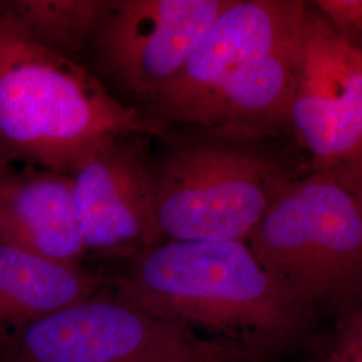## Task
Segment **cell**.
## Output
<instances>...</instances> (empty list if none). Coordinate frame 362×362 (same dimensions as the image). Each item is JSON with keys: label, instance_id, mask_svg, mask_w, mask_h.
<instances>
[{"label": "cell", "instance_id": "obj_3", "mask_svg": "<svg viewBox=\"0 0 362 362\" xmlns=\"http://www.w3.org/2000/svg\"><path fill=\"white\" fill-rule=\"evenodd\" d=\"M267 140L197 128L155 164L156 216L165 242H246L297 180Z\"/></svg>", "mask_w": 362, "mask_h": 362}, {"label": "cell", "instance_id": "obj_4", "mask_svg": "<svg viewBox=\"0 0 362 362\" xmlns=\"http://www.w3.org/2000/svg\"><path fill=\"white\" fill-rule=\"evenodd\" d=\"M259 264L317 318L362 309V214L326 169L297 179L247 240Z\"/></svg>", "mask_w": 362, "mask_h": 362}, {"label": "cell", "instance_id": "obj_9", "mask_svg": "<svg viewBox=\"0 0 362 362\" xmlns=\"http://www.w3.org/2000/svg\"><path fill=\"white\" fill-rule=\"evenodd\" d=\"M70 176L78 227L88 250L136 255L165 242L156 216L152 164L139 137L106 145Z\"/></svg>", "mask_w": 362, "mask_h": 362}, {"label": "cell", "instance_id": "obj_12", "mask_svg": "<svg viewBox=\"0 0 362 362\" xmlns=\"http://www.w3.org/2000/svg\"><path fill=\"white\" fill-rule=\"evenodd\" d=\"M298 40L299 34L250 66L224 94L208 129L257 140H269L287 130L296 88Z\"/></svg>", "mask_w": 362, "mask_h": 362}, {"label": "cell", "instance_id": "obj_11", "mask_svg": "<svg viewBox=\"0 0 362 362\" xmlns=\"http://www.w3.org/2000/svg\"><path fill=\"white\" fill-rule=\"evenodd\" d=\"M104 279L0 243V325L30 326L94 297Z\"/></svg>", "mask_w": 362, "mask_h": 362}, {"label": "cell", "instance_id": "obj_13", "mask_svg": "<svg viewBox=\"0 0 362 362\" xmlns=\"http://www.w3.org/2000/svg\"><path fill=\"white\" fill-rule=\"evenodd\" d=\"M109 1L19 0L0 6L13 13L40 45L71 58L90 39ZM73 59V58H71Z\"/></svg>", "mask_w": 362, "mask_h": 362}, {"label": "cell", "instance_id": "obj_5", "mask_svg": "<svg viewBox=\"0 0 362 362\" xmlns=\"http://www.w3.org/2000/svg\"><path fill=\"white\" fill-rule=\"evenodd\" d=\"M22 356L26 362H239L247 350L115 298L93 297L27 326Z\"/></svg>", "mask_w": 362, "mask_h": 362}, {"label": "cell", "instance_id": "obj_7", "mask_svg": "<svg viewBox=\"0 0 362 362\" xmlns=\"http://www.w3.org/2000/svg\"><path fill=\"white\" fill-rule=\"evenodd\" d=\"M231 0H118L93 35L97 58L117 85L152 104L177 77Z\"/></svg>", "mask_w": 362, "mask_h": 362}, {"label": "cell", "instance_id": "obj_2", "mask_svg": "<svg viewBox=\"0 0 362 362\" xmlns=\"http://www.w3.org/2000/svg\"><path fill=\"white\" fill-rule=\"evenodd\" d=\"M115 288L121 303L246 350L294 339L317 318L246 242H164L136 254Z\"/></svg>", "mask_w": 362, "mask_h": 362}, {"label": "cell", "instance_id": "obj_10", "mask_svg": "<svg viewBox=\"0 0 362 362\" xmlns=\"http://www.w3.org/2000/svg\"><path fill=\"white\" fill-rule=\"evenodd\" d=\"M0 243L79 266L88 251L78 227L70 175L42 170L0 177Z\"/></svg>", "mask_w": 362, "mask_h": 362}, {"label": "cell", "instance_id": "obj_8", "mask_svg": "<svg viewBox=\"0 0 362 362\" xmlns=\"http://www.w3.org/2000/svg\"><path fill=\"white\" fill-rule=\"evenodd\" d=\"M287 130L310 153L317 170L336 165L362 146L361 52L308 4Z\"/></svg>", "mask_w": 362, "mask_h": 362}, {"label": "cell", "instance_id": "obj_1", "mask_svg": "<svg viewBox=\"0 0 362 362\" xmlns=\"http://www.w3.org/2000/svg\"><path fill=\"white\" fill-rule=\"evenodd\" d=\"M74 59L40 45L0 6V158L71 175L106 145L168 134Z\"/></svg>", "mask_w": 362, "mask_h": 362}, {"label": "cell", "instance_id": "obj_16", "mask_svg": "<svg viewBox=\"0 0 362 362\" xmlns=\"http://www.w3.org/2000/svg\"><path fill=\"white\" fill-rule=\"evenodd\" d=\"M329 362H362V354L348 357V358H341V360H329Z\"/></svg>", "mask_w": 362, "mask_h": 362}, {"label": "cell", "instance_id": "obj_17", "mask_svg": "<svg viewBox=\"0 0 362 362\" xmlns=\"http://www.w3.org/2000/svg\"><path fill=\"white\" fill-rule=\"evenodd\" d=\"M7 170V167H6V161H3L1 158H0V177L3 176V173Z\"/></svg>", "mask_w": 362, "mask_h": 362}, {"label": "cell", "instance_id": "obj_6", "mask_svg": "<svg viewBox=\"0 0 362 362\" xmlns=\"http://www.w3.org/2000/svg\"><path fill=\"white\" fill-rule=\"evenodd\" d=\"M305 1L231 0L182 67L152 103L153 116L208 129L233 82L297 37Z\"/></svg>", "mask_w": 362, "mask_h": 362}, {"label": "cell", "instance_id": "obj_14", "mask_svg": "<svg viewBox=\"0 0 362 362\" xmlns=\"http://www.w3.org/2000/svg\"><path fill=\"white\" fill-rule=\"evenodd\" d=\"M318 11L362 54V0H321Z\"/></svg>", "mask_w": 362, "mask_h": 362}, {"label": "cell", "instance_id": "obj_15", "mask_svg": "<svg viewBox=\"0 0 362 362\" xmlns=\"http://www.w3.org/2000/svg\"><path fill=\"white\" fill-rule=\"evenodd\" d=\"M349 192L362 214V146L336 165L326 168Z\"/></svg>", "mask_w": 362, "mask_h": 362}]
</instances>
